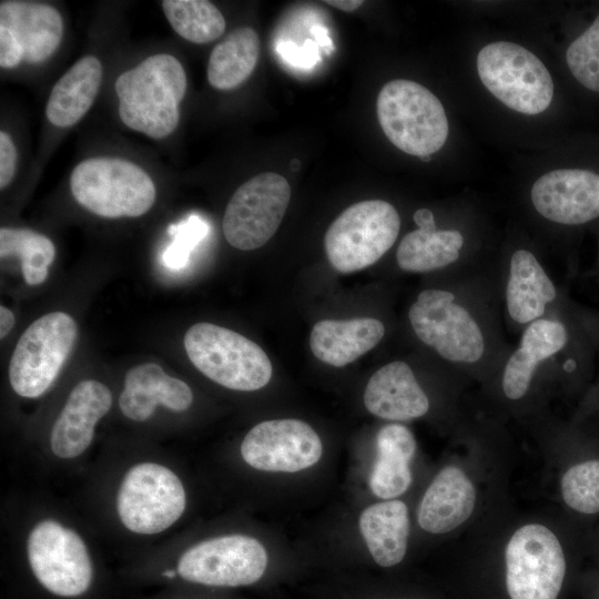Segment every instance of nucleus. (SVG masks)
I'll return each instance as SVG.
<instances>
[{
    "instance_id": "1",
    "label": "nucleus",
    "mask_w": 599,
    "mask_h": 599,
    "mask_svg": "<svg viewBox=\"0 0 599 599\" xmlns=\"http://www.w3.org/2000/svg\"><path fill=\"white\" fill-rule=\"evenodd\" d=\"M417 338L444 361L460 368L491 363L495 334L484 309L467 293L448 288L423 290L408 309Z\"/></svg>"
},
{
    "instance_id": "2",
    "label": "nucleus",
    "mask_w": 599,
    "mask_h": 599,
    "mask_svg": "<svg viewBox=\"0 0 599 599\" xmlns=\"http://www.w3.org/2000/svg\"><path fill=\"white\" fill-rule=\"evenodd\" d=\"M186 87L185 70L175 57L158 53L145 58L115 80L121 121L154 140L169 136L179 124Z\"/></svg>"
},
{
    "instance_id": "3",
    "label": "nucleus",
    "mask_w": 599,
    "mask_h": 599,
    "mask_svg": "<svg viewBox=\"0 0 599 599\" xmlns=\"http://www.w3.org/2000/svg\"><path fill=\"white\" fill-rule=\"evenodd\" d=\"M70 190L81 206L105 219L139 217L156 199L151 176L138 164L120 158L81 161L70 175Z\"/></svg>"
},
{
    "instance_id": "4",
    "label": "nucleus",
    "mask_w": 599,
    "mask_h": 599,
    "mask_svg": "<svg viewBox=\"0 0 599 599\" xmlns=\"http://www.w3.org/2000/svg\"><path fill=\"white\" fill-rule=\"evenodd\" d=\"M376 110L386 138L407 154L419 159L432 155L448 138L441 102L415 81L397 79L386 83L378 93Z\"/></svg>"
},
{
    "instance_id": "5",
    "label": "nucleus",
    "mask_w": 599,
    "mask_h": 599,
    "mask_svg": "<svg viewBox=\"0 0 599 599\" xmlns=\"http://www.w3.org/2000/svg\"><path fill=\"white\" fill-rule=\"evenodd\" d=\"M183 345L191 363L216 384L241 392L266 386L272 364L253 341L226 327L196 323L185 333Z\"/></svg>"
},
{
    "instance_id": "6",
    "label": "nucleus",
    "mask_w": 599,
    "mask_h": 599,
    "mask_svg": "<svg viewBox=\"0 0 599 599\" xmlns=\"http://www.w3.org/2000/svg\"><path fill=\"white\" fill-rule=\"evenodd\" d=\"M399 229V214L390 203L357 202L343 211L325 233L328 262L341 273L366 268L395 244Z\"/></svg>"
},
{
    "instance_id": "7",
    "label": "nucleus",
    "mask_w": 599,
    "mask_h": 599,
    "mask_svg": "<svg viewBox=\"0 0 599 599\" xmlns=\"http://www.w3.org/2000/svg\"><path fill=\"white\" fill-rule=\"evenodd\" d=\"M477 71L485 88L509 109L535 115L554 97L552 78L528 49L509 41L485 45L477 55Z\"/></svg>"
},
{
    "instance_id": "8",
    "label": "nucleus",
    "mask_w": 599,
    "mask_h": 599,
    "mask_svg": "<svg viewBox=\"0 0 599 599\" xmlns=\"http://www.w3.org/2000/svg\"><path fill=\"white\" fill-rule=\"evenodd\" d=\"M78 335L74 319L52 312L35 319L20 336L9 365V380L24 398L43 395L58 377Z\"/></svg>"
},
{
    "instance_id": "9",
    "label": "nucleus",
    "mask_w": 599,
    "mask_h": 599,
    "mask_svg": "<svg viewBox=\"0 0 599 599\" xmlns=\"http://www.w3.org/2000/svg\"><path fill=\"white\" fill-rule=\"evenodd\" d=\"M186 507L184 486L164 465L144 461L124 475L116 496L122 525L139 535H155L170 528Z\"/></svg>"
},
{
    "instance_id": "10",
    "label": "nucleus",
    "mask_w": 599,
    "mask_h": 599,
    "mask_svg": "<svg viewBox=\"0 0 599 599\" xmlns=\"http://www.w3.org/2000/svg\"><path fill=\"white\" fill-rule=\"evenodd\" d=\"M506 587L510 599H557L566 575L558 537L546 526L527 524L508 540Z\"/></svg>"
},
{
    "instance_id": "11",
    "label": "nucleus",
    "mask_w": 599,
    "mask_h": 599,
    "mask_svg": "<svg viewBox=\"0 0 599 599\" xmlns=\"http://www.w3.org/2000/svg\"><path fill=\"white\" fill-rule=\"evenodd\" d=\"M291 200L287 180L274 172L260 173L237 187L222 222L225 240L241 251L267 243L280 227Z\"/></svg>"
},
{
    "instance_id": "12",
    "label": "nucleus",
    "mask_w": 599,
    "mask_h": 599,
    "mask_svg": "<svg viewBox=\"0 0 599 599\" xmlns=\"http://www.w3.org/2000/svg\"><path fill=\"white\" fill-rule=\"evenodd\" d=\"M27 554L34 577L50 592L77 597L89 589L92 562L74 530L55 520H42L28 536Z\"/></svg>"
},
{
    "instance_id": "13",
    "label": "nucleus",
    "mask_w": 599,
    "mask_h": 599,
    "mask_svg": "<svg viewBox=\"0 0 599 599\" xmlns=\"http://www.w3.org/2000/svg\"><path fill=\"white\" fill-rule=\"evenodd\" d=\"M268 562L265 547L255 538L232 534L203 540L179 559L177 573L186 581L238 587L258 581Z\"/></svg>"
},
{
    "instance_id": "14",
    "label": "nucleus",
    "mask_w": 599,
    "mask_h": 599,
    "mask_svg": "<svg viewBox=\"0 0 599 599\" xmlns=\"http://www.w3.org/2000/svg\"><path fill=\"white\" fill-rule=\"evenodd\" d=\"M60 12L43 2H0V67L13 69L22 61L41 63L59 48L63 37Z\"/></svg>"
},
{
    "instance_id": "15",
    "label": "nucleus",
    "mask_w": 599,
    "mask_h": 599,
    "mask_svg": "<svg viewBox=\"0 0 599 599\" xmlns=\"http://www.w3.org/2000/svg\"><path fill=\"white\" fill-rule=\"evenodd\" d=\"M241 456L252 468L272 473H297L318 463L323 444L313 427L300 419L258 423L244 436Z\"/></svg>"
},
{
    "instance_id": "16",
    "label": "nucleus",
    "mask_w": 599,
    "mask_h": 599,
    "mask_svg": "<svg viewBox=\"0 0 599 599\" xmlns=\"http://www.w3.org/2000/svg\"><path fill=\"white\" fill-rule=\"evenodd\" d=\"M530 200L546 220L578 226L599 219V174L582 169H558L531 186Z\"/></svg>"
},
{
    "instance_id": "17",
    "label": "nucleus",
    "mask_w": 599,
    "mask_h": 599,
    "mask_svg": "<svg viewBox=\"0 0 599 599\" xmlns=\"http://www.w3.org/2000/svg\"><path fill=\"white\" fill-rule=\"evenodd\" d=\"M112 394L99 380L78 383L60 412L50 434V448L61 459L82 455L91 445L95 426L110 410Z\"/></svg>"
},
{
    "instance_id": "18",
    "label": "nucleus",
    "mask_w": 599,
    "mask_h": 599,
    "mask_svg": "<svg viewBox=\"0 0 599 599\" xmlns=\"http://www.w3.org/2000/svg\"><path fill=\"white\" fill-rule=\"evenodd\" d=\"M504 300L510 322L524 328L548 316L559 301V290L537 256L519 248L505 271Z\"/></svg>"
},
{
    "instance_id": "19",
    "label": "nucleus",
    "mask_w": 599,
    "mask_h": 599,
    "mask_svg": "<svg viewBox=\"0 0 599 599\" xmlns=\"http://www.w3.org/2000/svg\"><path fill=\"white\" fill-rule=\"evenodd\" d=\"M364 405L376 417L405 422L425 416L430 402L412 367L404 361H393L370 376Z\"/></svg>"
},
{
    "instance_id": "20",
    "label": "nucleus",
    "mask_w": 599,
    "mask_h": 599,
    "mask_svg": "<svg viewBox=\"0 0 599 599\" xmlns=\"http://www.w3.org/2000/svg\"><path fill=\"white\" fill-rule=\"evenodd\" d=\"M193 403L190 386L167 375L155 363H143L128 370L119 406L122 414L134 422H145L152 417L159 405L184 412Z\"/></svg>"
},
{
    "instance_id": "21",
    "label": "nucleus",
    "mask_w": 599,
    "mask_h": 599,
    "mask_svg": "<svg viewBox=\"0 0 599 599\" xmlns=\"http://www.w3.org/2000/svg\"><path fill=\"white\" fill-rule=\"evenodd\" d=\"M476 488L463 469L449 465L435 476L418 507L419 527L434 535L453 531L476 506Z\"/></svg>"
},
{
    "instance_id": "22",
    "label": "nucleus",
    "mask_w": 599,
    "mask_h": 599,
    "mask_svg": "<svg viewBox=\"0 0 599 599\" xmlns=\"http://www.w3.org/2000/svg\"><path fill=\"white\" fill-rule=\"evenodd\" d=\"M385 335L377 318L323 319L309 335L312 353L321 362L343 367L374 348Z\"/></svg>"
},
{
    "instance_id": "23",
    "label": "nucleus",
    "mask_w": 599,
    "mask_h": 599,
    "mask_svg": "<svg viewBox=\"0 0 599 599\" xmlns=\"http://www.w3.org/2000/svg\"><path fill=\"white\" fill-rule=\"evenodd\" d=\"M358 527L378 566L393 567L404 559L409 536V515L404 501L388 499L366 507Z\"/></svg>"
},
{
    "instance_id": "24",
    "label": "nucleus",
    "mask_w": 599,
    "mask_h": 599,
    "mask_svg": "<svg viewBox=\"0 0 599 599\" xmlns=\"http://www.w3.org/2000/svg\"><path fill=\"white\" fill-rule=\"evenodd\" d=\"M377 456L369 476L372 493L384 499H395L410 486V461L416 451L413 433L404 425L383 426L376 436Z\"/></svg>"
},
{
    "instance_id": "25",
    "label": "nucleus",
    "mask_w": 599,
    "mask_h": 599,
    "mask_svg": "<svg viewBox=\"0 0 599 599\" xmlns=\"http://www.w3.org/2000/svg\"><path fill=\"white\" fill-rule=\"evenodd\" d=\"M102 64L94 55L78 60L53 85L47 105L48 121L58 128L79 122L92 106L101 82Z\"/></svg>"
},
{
    "instance_id": "26",
    "label": "nucleus",
    "mask_w": 599,
    "mask_h": 599,
    "mask_svg": "<svg viewBox=\"0 0 599 599\" xmlns=\"http://www.w3.org/2000/svg\"><path fill=\"white\" fill-rule=\"evenodd\" d=\"M464 244V235L458 230H437L436 225L418 227L402 238L396 261L406 272H434L458 262Z\"/></svg>"
},
{
    "instance_id": "27",
    "label": "nucleus",
    "mask_w": 599,
    "mask_h": 599,
    "mask_svg": "<svg viewBox=\"0 0 599 599\" xmlns=\"http://www.w3.org/2000/svg\"><path fill=\"white\" fill-rule=\"evenodd\" d=\"M260 48L254 29L243 27L230 32L210 54L206 75L211 87L231 90L241 85L254 71Z\"/></svg>"
},
{
    "instance_id": "28",
    "label": "nucleus",
    "mask_w": 599,
    "mask_h": 599,
    "mask_svg": "<svg viewBox=\"0 0 599 599\" xmlns=\"http://www.w3.org/2000/svg\"><path fill=\"white\" fill-rule=\"evenodd\" d=\"M161 4L172 29L192 43L212 42L225 31L223 14L210 1L164 0Z\"/></svg>"
},
{
    "instance_id": "29",
    "label": "nucleus",
    "mask_w": 599,
    "mask_h": 599,
    "mask_svg": "<svg viewBox=\"0 0 599 599\" xmlns=\"http://www.w3.org/2000/svg\"><path fill=\"white\" fill-rule=\"evenodd\" d=\"M18 256L24 281L39 285L45 281L49 266L55 256V247L50 238L28 229L1 227L0 256Z\"/></svg>"
},
{
    "instance_id": "30",
    "label": "nucleus",
    "mask_w": 599,
    "mask_h": 599,
    "mask_svg": "<svg viewBox=\"0 0 599 599\" xmlns=\"http://www.w3.org/2000/svg\"><path fill=\"white\" fill-rule=\"evenodd\" d=\"M562 499L581 514L599 512V460L576 464L565 471L560 481Z\"/></svg>"
},
{
    "instance_id": "31",
    "label": "nucleus",
    "mask_w": 599,
    "mask_h": 599,
    "mask_svg": "<svg viewBox=\"0 0 599 599\" xmlns=\"http://www.w3.org/2000/svg\"><path fill=\"white\" fill-rule=\"evenodd\" d=\"M567 65L585 88L599 92V14L568 47Z\"/></svg>"
},
{
    "instance_id": "32",
    "label": "nucleus",
    "mask_w": 599,
    "mask_h": 599,
    "mask_svg": "<svg viewBox=\"0 0 599 599\" xmlns=\"http://www.w3.org/2000/svg\"><path fill=\"white\" fill-rule=\"evenodd\" d=\"M173 230L176 231L175 241L164 252L163 262L171 268H181L186 264L191 250L207 233V226L202 220L193 216Z\"/></svg>"
},
{
    "instance_id": "33",
    "label": "nucleus",
    "mask_w": 599,
    "mask_h": 599,
    "mask_svg": "<svg viewBox=\"0 0 599 599\" xmlns=\"http://www.w3.org/2000/svg\"><path fill=\"white\" fill-rule=\"evenodd\" d=\"M17 149L10 135L0 132V187L8 186L16 172Z\"/></svg>"
},
{
    "instance_id": "34",
    "label": "nucleus",
    "mask_w": 599,
    "mask_h": 599,
    "mask_svg": "<svg viewBox=\"0 0 599 599\" xmlns=\"http://www.w3.org/2000/svg\"><path fill=\"white\" fill-rule=\"evenodd\" d=\"M316 49L314 41L306 40L300 48L293 42L281 43L278 52L292 64L307 67L316 63V58H318Z\"/></svg>"
},
{
    "instance_id": "35",
    "label": "nucleus",
    "mask_w": 599,
    "mask_h": 599,
    "mask_svg": "<svg viewBox=\"0 0 599 599\" xmlns=\"http://www.w3.org/2000/svg\"><path fill=\"white\" fill-rule=\"evenodd\" d=\"M14 325V315L6 306H0V337L3 338L9 334Z\"/></svg>"
},
{
    "instance_id": "36",
    "label": "nucleus",
    "mask_w": 599,
    "mask_h": 599,
    "mask_svg": "<svg viewBox=\"0 0 599 599\" xmlns=\"http://www.w3.org/2000/svg\"><path fill=\"white\" fill-rule=\"evenodd\" d=\"M325 3L334 8H337L342 11L352 12L358 9L364 3V1L362 0H327L325 1Z\"/></svg>"
},
{
    "instance_id": "37",
    "label": "nucleus",
    "mask_w": 599,
    "mask_h": 599,
    "mask_svg": "<svg viewBox=\"0 0 599 599\" xmlns=\"http://www.w3.org/2000/svg\"><path fill=\"white\" fill-rule=\"evenodd\" d=\"M311 33L314 35V38L316 39V41L324 48H329L332 49L333 45H332V42H331V39L328 37V33H327V30L319 27V26H315V27H312L311 28Z\"/></svg>"
},
{
    "instance_id": "38",
    "label": "nucleus",
    "mask_w": 599,
    "mask_h": 599,
    "mask_svg": "<svg viewBox=\"0 0 599 599\" xmlns=\"http://www.w3.org/2000/svg\"><path fill=\"white\" fill-rule=\"evenodd\" d=\"M300 167V161L298 160H293L292 161V169L293 171H297Z\"/></svg>"
},
{
    "instance_id": "39",
    "label": "nucleus",
    "mask_w": 599,
    "mask_h": 599,
    "mask_svg": "<svg viewBox=\"0 0 599 599\" xmlns=\"http://www.w3.org/2000/svg\"><path fill=\"white\" fill-rule=\"evenodd\" d=\"M422 161L428 162L432 160V155L420 158Z\"/></svg>"
},
{
    "instance_id": "40",
    "label": "nucleus",
    "mask_w": 599,
    "mask_h": 599,
    "mask_svg": "<svg viewBox=\"0 0 599 599\" xmlns=\"http://www.w3.org/2000/svg\"><path fill=\"white\" fill-rule=\"evenodd\" d=\"M164 576H166L169 578H172V577H174V572L173 571H166V572H164Z\"/></svg>"
}]
</instances>
